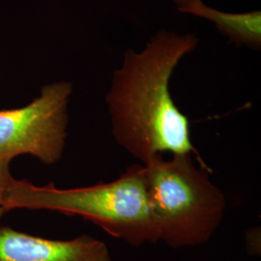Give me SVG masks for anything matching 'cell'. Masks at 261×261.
<instances>
[{"label": "cell", "instance_id": "1", "mask_svg": "<svg viewBox=\"0 0 261 261\" xmlns=\"http://www.w3.org/2000/svg\"><path fill=\"white\" fill-rule=\"evenodd\" d=\"M199 39L161 29L140 51L128 49L112 75L106 103L115 141L142 165L164 153L197 154L190 122L174 103L169 84Z\"/></svg>", "mask_w": 261, "mask_h": 261}, {"label": "cell", "instance_id": "4", "mask_svg": "<svg viewBox=\"0 0 261 261\" xmlns=\"http://www.w3.org/2000/svg\"><path fill=\"white\" fill-rule=\"evenodd\" d=\"M73 90L71 82L51 83L27 106L0 110V159L30 155L47 166L59 162L65 150Z\"/></svg>", "mask_w": 261, "mask_h": 261}, {"label": "cell", "instance_id": "3", "mask_svg": "<svg viewBox=\"0 0 261 261\" xmlns=\"http://www.w3.org/2000/svg\"><path fill=\"white\" fill-rule=\"evenodd\" d=\"M143 166L159 241L173 249L207 242L223 221L226 200L205 165H196L193 154H174Z\"/></svg>", "mask_w": 261, "mask_h": 261}, {"label": "cell", "instance_id": "7", "mask_svg": "<svg viewBox=\"0 0 261 261\" xmlns=\"http://www.w3.org/2000/svg\"><path fill=\"white\" fill-rule=\"evenodd\" d=\"M10 160L0 159V219L3 215L5 214V210L3 207V197L6 191V187L9 182L10 178L12 177L10 171Z\"/></svg>", "mask_w": 261, "mask_h": 261}, {"label": "cell", "instance_id": "6", "mask_svg": "<svg viewBox=\"0 0 261 261\" xmlns=\"http://www.w3.org/2000/svg\"><path fill=\"white\" fill-rule=\"evenodd\" d=\"M181 13L212 22L220 33L236 46H244L254 50L260 49V11L229 13L215 9L206 5L203 1H199Z\"/></svg>", "mask_w": 261, "mask_h": 261}, {"label": "cell", "instance_id": "8", "mask_svg": "<svg viewBox=\"0 0 261 261\" xmlns=\"http://www.w3.org/2000/svg\"><path fill=\"white\" fill-rule=\"evenodd\" d=\"M170 1L174 3V5L176 6L179 12H182L183 10L187 9L188 7L196 4L199 1H202V0H170Z\"/></svg>", "mask_w": 261, "mask_h": 261}, {"label": "cell", "instance_id": "2", "mask_svg": "<svg viewBox=\"0 0 261 261\" xmlns=\"http://www.w3.org/2000/svg\"><path fill=\"white\" fill-rule=\"evenodd\" d=\"M3 207L5 212L28 209L80 216L137 247L159 241L143 165L130 166L112 182L75 189H58L54 184L36 186L12 176Z\"/></svg>", "mask_w": 261, "mask_h": 261}, {"label": "cell", "instance_id": "5", "mask_svg": "<svg viewBox=\"0 0 261 261\" xmlns=\"http://www.w3.org/2000/svg\"><path fill=\"white\" fill-rule=\"evenodd\" d=\"M0 261H112V257L103 241L86 234L50 240L2 226Z\"/></svg>", "mask_w": 261, "mask_h": 261}]
</instances>
